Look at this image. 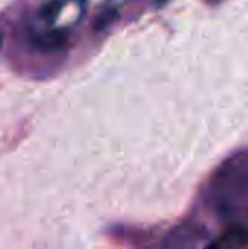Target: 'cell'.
I'll return each mask as SVG.
<instances>
[{
    "label": "cell",
    "instance_id": "obj_1",
    "mask_svg": "<svg viewBox=\"0 0 248 249\" xmlns=\"http://www.w3.org/2000/svg\"><path fill=\"white\" fill-rule=\"evenodd\" d=\"M34 45L41 51H56L66 45L67 34L63 29H48L44 32H38L32 36Z\"/></svg>",
    "mask_w": 248,
    "mask_h": 249
},
{
    "label": "cell",
    "instance_id": "obj_2",
    "mask_svg": "<svg viewBox=\"0 0 248 249\" xmlns=\"http://www.w3.org/2000/svg\"><path fill=\"white\" fill-rule=\"evenodd\" d=\"M248 244V231L244 229H237V231H231L228 233H225L224 236H221L212 247L215 248H227V247H240V245H247Z\"/></svg>",
    "mask_w": 248,
    "mask_h": 249
},
{
    "label": "cell",
    "instance_id": "obj_3",
    "mask_svg": "<svg viewBox=\"0 0 248 249\" xmlns=\"http://www.w3.org/2000/svg\"><path fill=\"white\" fill-rule=\"evenodd\" d=\"M63 6H64V0H51V1L42 4V7L39 10V16L42 19H45L47 22L54 23L57 20Z\"/></svg>",
    "mask_w": 248,
    "mask_h": 249
},
{
    "label": "cell",
    "instance_id": "obj_4",
    "mask_svg": "<svg viewBox=\"0 0 248 249\" xmlns=\"http://www.w3.org/2000/svg\"><path fill=\"white\" fill-rule=\"evenodd\" d=\"M1 45H3V34L0 32V48H1Z\"/></svg>",
    "mask_w": 248,
    "mask_h": 249
}]
</instances>
